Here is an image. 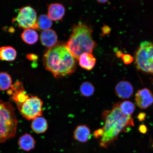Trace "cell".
Wrapping results in <instances>:
<instances>
[{
  "mask_svg": "<svg viewBox=\"0 0 153 153\" xmlns=\"http://www.w3.org/2000/svg\"><path fill=\"white\" fill-rule=\"evenodd\" d=\"M119 103L114 104L112 110H106L103 113L105 125L94 133L96 138L100 137V144L103 147H108L117 138L120 133L128 131L134 125L131 116L124 114L120 110Z\"/></svg>",
  "mask_w": 153,
  "mask_h": 153,
  "instance_id": "cell-1",
  "label": "cell"
},
{
  "mask_svg": "<svg viewBox=\"0 0 153 153\" xmlns=\"http://www.w3.org/2000/svg\"><path fill=\"white\" fill-rule=\"evenodd\" d=\"M43 59L46 69L50 72L55 78L69 75L75 71L76 59L66 46H54L50 48L44 54Z\"/></svg>",
  "mask_w": 153,
  "mask_h": 153,
  "instance_id": "cell-2",
  "label": "cell"
},
{
  "mask_svg": "<svg viewBox=\"0 0 153 153\" xmlns=\"http://www.w3.org/2000/svg\"><path fill=\"white\" fill-rule=\"evenodd\" d=\"M92 32L90 27L83 23H79L72 28L66 47L76 60L84 53H91L95 48L96 44L92 37Z\"/></svg>",
  "mask_w": 153,
  "mask_h": 153,
  "instance_id": "cell-3",
  "label": "cell"
},
{
  "mask_svg": "<svg viewBox=\"0 0 153 153\" xmlns=\"http://www.w3.org/2000/svg\"><path fill=\"white\" fill-rule=\"evenodd\" d=\"M18 123L14 107L0 99V143L15 137Z\"/></svg>",
  "mask_w": 153,
  "mask_h": 153,
  "instance_id": "cell-4",
  "label": "cell"
},
{
  "mask_svg": "<svg viewBox=\"0 0 153 153\" xmlns=\"http://www.w3.org/2000/svg\"><path fill=\"white\" fill-rule=\"evenodd\" d=\"M134 60L137 70L153 75V42H142L136 51Z\"/></svg>",
  "mask_w": 153,
  "mask_h": 153,
  "instance_id": "cell-5",
  "label": "cell"
},
{
  "mask_svg": "<svg viewBox=\"0 0 153 153\" xmlns=\"http://www.w3.org/2000/svg\"><path fill=\"white\" fill-rule=\"evenodd\" d=\"M43 104V101L39 97L31 95L25 102L17 107L26 119L33 120L42 115Z\"/></svg>",
  "mask_w": 153,
  "mask_h": 153,
  "instance_id": "cell-6",
  "label": "cell"
},
{
  "mask_svg": "<svg viewBox=\"0 0 153 153\" xmlns=\"http://www.w3.org/2000/svg\"><path fill=\"white\" fill-rule=\"evenodd\" d=\"M37 14L30 6L23 7L19 10L17 16L13 18V22H16L20 28L39 30Z\"/></svg>",
  "mask_w": 153,
  "mask_h": 153,
  "instance_id": "cell-7",
  "label": "cell"
},
{
  "mask_svg": "<svg viewBox=\"0 0 153 153\" xmlns=\"http://www.w3.org/2000/svg\"><path fill=\"white\" fill-rule=\"evenodd\" d=\"M7 93L11 96V100L16 103L17 106L25 102L30 97L25 90L22 83L20 82H16L11 85Z\"/></svg>",
  "mask_w": 153,
  "mask_h": 153,
  "instance_id": "cell-8",
  "label": "cell"
},
{
  "mask_svg": "<svg viewBox=\"0 0 153 153\" xmlns=\"http://www.w3.org/2000/svg\"><path fill=\"white\" fill-rule=\"evenodd\" d=\"M137 104L141 109H145L153 103V95L152 91L146 88L139 90L135 96Z\"/></svg>",
  "mask_w": 153,
  "mask_h": 153,
  "instance_id": "cell-9",
  "label": "cell"
},
{
  "mask_svg": "<svg viewBox=\"0 0 153 153\" xmlns=\"http://www.w3.org/2000/svg\"><path fill=\"white\" fill-rule=\"evenodd\" d=\"M115 92L117 96L120 99H129L133 95V87L129 82L121 81L117 84L115 88Z\"/></svg>",
  "mask_w": 153,
  "mask_h": 153,
  "instance_id": "cell-10",
  "label": "cell"
},
{
  "mask_svg": "<svg viewBox=\"0 0 153 153\" xmlns=\"http://www.w3.org/2000/svg\"><path fill=\"white\" fill-rule=\"evenodd\" d=\"M65 9L62 5L59 3L51 4L48 7V16L51 20L60 21L64 16Z\"/></svg>",
  "mask_w": 153,
  "mask_h": 153,
  "instance_id": "cell-11",
  "label": "cell"
},
{
  "mask_svg": "<svg viewBox=\"0 0 153 153\" xmlns=\"http://www.w3.org/2000/svg\"><path fill=\"white\" fill-rule=\"evenodd\" d=\"M41 42L45 46L51 48L54 47L57 41V36L54 30L48 29L43 30L40 36Z\"/></svg>",
  "mask_w": 153,
  "mask_h": 153,
  "instance_id": "cell-12",
  "label": "cell"
},
{
  "mask_svg": "<svg viewBox=\"0 0 153 153\" xmlns=\"http://www.w3.org/2000/svg\"><path fill=\"white\" fill-rule=\"evenodd\" d=\"M18 143L21 149L28 152L34 148L36 141L32 135L26 133L19 137Z\"/></svg>",
  "mask_w": 153,
  "mask_h": 153,
  "instance_id": "cell-13",
  "label": "cell"
},
{
  "mask_svg": "<svg viewBox=\"0 0 153 153\" xmlns=\"http://www.w3.org/2000/svg\"><path fill=\"white\" fill-rule=\"evenodd\" d=\"M74 137L76 140L79 142H87L91 138L90 130L85 125L78 126L74 131Z\"/></svg>",
  "mask_w": 153,
  "mask_h": 153,
  "instance_id": "cell-14",
  "label": "cell"
},
{
  "mask_svg": "<svg viewBox=\"0 0 153 153\" xmlns=\"http://www.w3.org/2000/svg\"><path fill=\"white\" fill-rule=\"evenodd\" d=\"M79 65L82 68L87 70L92 69L94 67L96 59L90 53H84L80 56Z\"/></svg>",
  "mask_w": 153,
  "mask_h": 153,
  "instance_id": "cell-15",
  "label": "cell"
},
{
  "mask_svg": "<svg viewBox=\"0 0 153 153\" xmlns=\"http://www.w3.org/2000/svg\"><path fill=\"white\" fill-rule=\"evenodd\" d=\"M17 56V52L14 48L4 46L0 48V60L13 62Z\"/></svg>",
  "mask_w": 153,
  "mask_h": 153,
  "instance_id": "cell-16",
  "label": "cell"
},
{
  "mask_svg": "<svg viewBox=\"0 0 153 153\" xmlns=\"http://www.w3.org/2000/svg\"><path fill=\"white\" fill-rule=\"evenodd\" d=\"M31 127L32 130L36 133H43L48 128V122L45 118L39 117L33 120Z\"/></svg>",
  "mask_w": 153,
  "mask_h": 153,
  "instance_id": "cell-17",
  "label": "cell"
},
{
  "mask_svg": "<svg viewBox=\"0 0 153 153\" xmlns=\"http://www.w3.org/2000/svg\"><path fill=\"white\" fill-rule=\"evenodd\" d=\"M21 38L25 43L28 45H33L38 41V35L35 30L26 29L21 34Z\"/></svg>",
  "mask_w": 153,
  "mask_h": 153,
  "instance_id": "cell-18",
  "label": "cell"
},
{
  "mask_svg": "<svg viewBox=\"0 0 153 153\" xmlns=\"http://www.w3.org/2000/svg\"><path fill=\"white\" fill-rule=\"evenodd\" d=\"M11 76L6 72H0V91H5L10 88L12 85Z\"/></svg>",
  "mask_w": 153,
  "mask_h": 153,
  "instance_id": "cell-19",
  "label": "cell"
},
{
  "mask_svg": "<svg viewBox=\"0 0 153 153\" xmlns=\"http://www.w3.org/2000/svg\"><path fill=\"white\" fill-rule=\"evenodd\" d=\"M37 23L39 29L45 30L50 29L52 26V22L48 15L42 14L38 17Z\"/></svg>",
  "mask_w": 153,
  "mask_h": 153,
  "instance_id": "cell-20",
  "label": "cell"
},
{
  "mask_svg": "<svg viewBox=\"0 0 153 153\" xmlns=\"http://www.w3.org/2000/svg\"><path fill=\"white\" fill-rule=\"evenodd\" d=\"M119 108L123 114L131 116L134 111L135 106L131 101H125L119 103Z\"/></svg>",
  "mask_w": 153,
  "mask_h": 153,
  "instance_id": "cell-21",
  "label": "cell"
},
{
  "mask_svg": "<svg viewBox=\"0 0 153 153\" xmlns=\"http://www.w3.org/2000/svg\"><path fill=\"white\" fill-rule=\"evenodd\" d=\"M80 91L83 96L90 97L94 93L95 88L90 82H84L80 86Z\"/></svg>",
  "mask_w": 153,
  "mask_h": 153,
  "instance_id": "cell-22",
  "label": "cell"
},
{
  "mask_svg": "<svg viewBox=\"0 0 153 153\" xmlns=\"http://www.w3.org/2000/svg\"><path fill=\"white\" fill-rule=\"evenodd\" d=\"M121 58L124 64L126 65L131 64V63L133 62L134 60L133 57L132 56L129 54H124L123 53Z\"/></svg>",
  "mask_w": 153,
  "mask_h": 153,
  "instance_id": "cell-23",
  "label": "cell"
},
{
  "mask_svg": "<svg viewBox=\"0 0 153 153\" xmlns=\"http://www.w3.org/2000/svg\"><path fill=\"white\" fill-rule=\"evenodd\" d=\"M26 57L28 60L33 62L37 61L38 59V56L37 55L34 53H29L26 55Z\"/></svg>",
  "mask_w": 153,
  "mask_h": 153,
  "instance_id": "cell-24",
  "label": "cell"
},
{
  "mask_svg": "<svg viewBox=\"0 0 153 153\" xmlns=\"http://www.w3.org/2000/svg\"><path fill=\"white\" fill-rule=\"evenodd\" d=\"M146 116V114L145 113L143 112L140 113L137 116V119L140 122H143L145 120Z\"/></svg>",
  "mask_w": 153,
  "mask_h": 153,
  "instance_id": "cell-25",
  "label": "cell"
},
{
  "mask_svg": "<svg viewBox=\"0 0 153 153\" xmlns=\"http://www.w3.org/2000/svg\"><path fill=\"white\" fill-rule=\"evenodd\" d=\"M110 28L108 26H104L102 28V32L103 34H106L110 33Z\"/></svg>",
  "mask_w": 153,
  "mask_h": 153,
  "instance_id": "cell-26",
  "label": "cell"
},
{
  "mask_svg": "<svg viewBox=\"0 0 153 153\" xmlns=\"http://www.w3.org/2000/svg\"><path fill=\"white\" fill-rule=\"evenodd\" d=\"M139 131L141 133L145 134L146 133L147 131V128L146 126L143 124L140 125L139 126Z\"/></svg>",
  "mask_w": 153,
  "mask_h": 153,
  "instance_id": "cell-27",
  "label": "cell"
},
{
  "mask_svg": "<svg viewBox=\"0 0 153 153\" xmlns=\"http://www.w3.org/2000/svg\"><path fill=\"white\" fill-rule=\"evenodd\" d=\"M123 54V53L120 51H118L116 52V56H117L118 58H120V57H121Z\"/></svg>",
  "mask_w": 153,
  "mask_h": 153,
  "instance_id": "cell-28",
  "label": "cell"
},
{
  "mask_svg": "<svg viewBox=\"0 0 153 153\" xmlns=\"http://www.w3.org/2000/svg\"><path fill=\"white\" fill-rule=\"evenodd\" d=\"M97 1H98L99 3H105L107 2L108 0H96Z\"/></svg>",
  "mask_w": 153,
  "mask_h": 153,
  "instance_id": "cell-29",
  "label": "cell"
},
{
  "mask_svg": "<svg viewBox=\"0 0 153 153\" xmlns=\"http://www.w3.org/2000/svg\"><path fill=\"white\" fill-rule=\"evenodd\" d=\"M152 79V82H153V79Z\"/></svg>",
  "mask_w": 153,
  "mask_h": 153,
  "instance_id": "cell-30",
  "label": "cell"
}]
</instances>
